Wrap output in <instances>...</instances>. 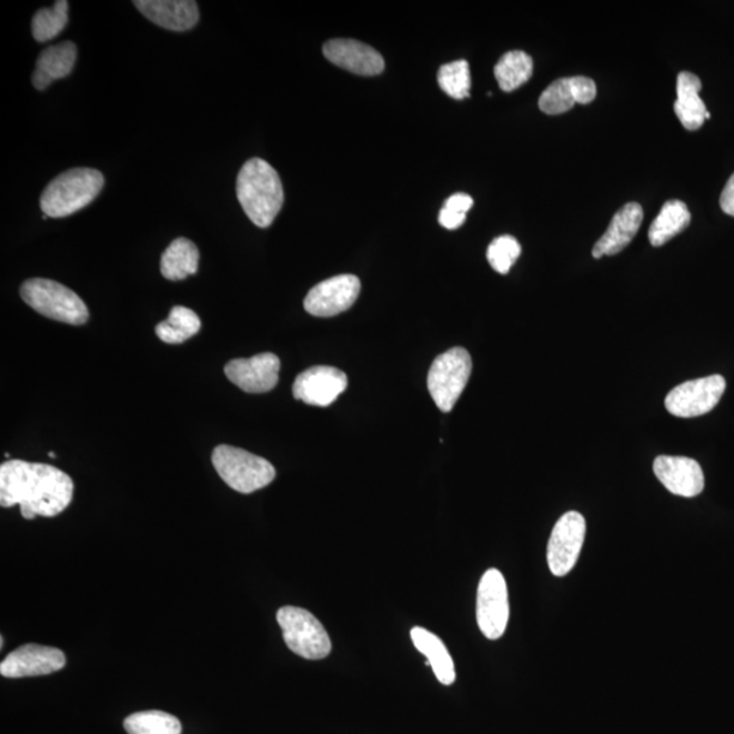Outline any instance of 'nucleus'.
<instances>
[{"mask_svg": "<svg viewBox=\"0 0 734 734\" xmlns=\"http://www.w3.org/2000/svg\"><path fill=\"white\" fill-rule=\"evenodd\" d=\"M521 254V245L512 235H501L491 242L487 260L491 267L502 275L511 271Z\"/></svg>", "mask_w": 734, "mask_h": 734, "instance_id": "nucleus-30", "label": "nucleus"}, {"mask_svg": "<svg viewBox=\"0 0 734 734\" xmlns=\"http://www.w3.org/2000/svg\"><path fill=\"white\" fill-rule=\"evenodd\" d=\"M472 360L469 351L454 348L435 358L430 368L428 386L434 403L449 412L456 405L471 378Z\"/></svg>", "mask_w": 734, "mask_h": 734, "instance_id": "nucleus-7", "label": "nucleus"}, {"mask_svg": "<svg viewBox=\"0 0 734 734\" xmlns=\"http://www.w3.org/2000/svg\"><path fill=\"white\" fill-rule=\"evenodd\" d=\"M691 214L687 205L681 200H670L663 205L656 220L648 229V241L653 247H663L673 237L684 232L690 227Z\"/></svg>", "mask_w": 734, "mask_h": 734, "instance_id": "nucleus-24", "label": "nucleus"}, {"mask_svg": "<svg viewBox=\"0 0 734 734\" xmlns=\"http://www.w3.org/2000/svg\"><path fill=\"white\" fill-rule=\"evenodd\" d=\"M283 640L291 652L306 660H323L332 651L329 633L311 612L299 606H282L276 614Z\"/></svg>", "mask_w": 734, "mask_h": 734, "instance_id": "nucleus-6", "label": "nucleus"}, {"mask_svg": "<svg viewBox=\"0 0 734 734\" xmlns=\"http://www.w3.org/2000/svg\"><path fill=\"white\" fill-rule=\"evenodd\" d=\"M20 293L30 308L48 319L71 325H82L89 320L87 303L74 291L51 279H29Z\"/></svg>", "mask_w": 734, "mask_h": 734, "instance_id": "nucleus-5", "label": "nucleus"}, {"mask_svg": "<svg viewBox=\"0 0 734 734\" xmlns=\"http://www.w3.org/2000/svg\"><path fill=\"white\" fill-rule=\"evenodd\" d=\"M281 361L275 354L263 353L248 358V360H234L224 366V374L248 393H265L274 390L279 381Z\"/></svg>", "mask_w": 734, "mask_h": 734, "instance_id": "nucleus-14", "label": "nucleus"}, {"mask_svg": "<svg viewBox=\"0 0 734 734\" xmlns=\"http://www.w3.org/2000/svg\"><path fill=\"white\" fill-rule=\"evenodd\" d=\"M439 84L454 100L469 99L471 90L470 64L466 60L448 63L439 71Z\"/></svg>", "mask_w": 734, "mask_h": 734, "instance_id": "nucleus-29", "label": "nucleus"}, {"mask_svg": "<svg viewBox=\"0 0 734 734\" xmlns=\"http://www.w3.org/2000/svg\"><path fill=\"white\" fill-rule=\"evenodd\" d=\"M50 458L54 459V453L53 452L50 453Z\"/></svg>", "mask_w": 734, "mask_h": 734, "instance_id": "nucleus-34", "label": "nucleus"}, {"mask_svg": "<svg viewBox=\"0 0 734 734\" xmlns=\"http://www.w3.org/2000/svg\"><path fill=\"white\" fill-rule=\"evenodd\" d=\"M725 390L726 381L718 374L691 380L673 388L665 399V406L677 418L702 416L718 405Z\"/></svg>", "mask_w": 734, "mask_h": 734, "instance_id": "nucleus-10", "label": "nucleus"}, {"mask_svg": "<svg viewBox=\"0 0 734 734\" xmlns=\"http://www.w3.org/2000/svg\"><path fill=\"white\" fill-rule=\"evenodd\" d=\"M360 293V279L355 275H338L326 279L309 291L303 306L315 318H332L349 311Z\"/></svg>", "mask_w": 734, "mask_h": 734, "instance_id": "nucleus-11", "label": "nucleus"}, {"mask_svg": "<svg viewBox=\"0 0 734 734\" xmlns=\"http://www.w3.org/2000/svg\"><path fill=\"white\" fill-rule=\"evenodd\" d=\"M64 666L66 656L60 648L28 643L2 661L0 675L9 678L46 676Z\"/></svg>", "mask_w": 734, "mask_h": 734, "instance_id": "nucleus-12", "label": "nucleus"}, {"mask_svg": "<svg viewBox=\"0 0 734 734\" xmlns=\"http://www.w3.org/2000/svg\"><path fill=\"white\" fill-rule=\"evenodd\" d=\"M654 473L670 493L694 499L705 489V475L700 463L682 456H660L654 460Z\"/></svg>", "mask_w": 734, "mask_h": 734, "instance_id": "nucleus-15", "label": "nucleus"}, {"mask_svg": "<svg viewBox=\"0 0 734 734\" xmlns=\"http://www.w3.org/2000/svg\"><path fill=\"white\" fill-rule=\"evenodd\" d=\"M720 204L725 214L734 217V174L727 180L724 191H722Z\"/></svg>", "mask_w": 734, "mask_h": 734, "instance_id": "nucleus-33", "label": "nucleus"}, {"mask_svg": "<svg viewBox=\"0 0 734 734\" xmlns=\"http://www.w3.org/2000/svg\"><path fill=\"white\" fill-rule=\"evenodd\" d=\"M74 482L57 466L10 460L0 465V505L21 507L23 519L54 517L72 502Z\"/></svg>", "mask_w": 734, "mask_h": 734, "instance_id": "nucleus-1", "label": "nucleus"}, {"mask_svg": "<svg viewBox=\"0 0 734 734\" xmlns=\"http://www.w3.org/2000/svg\"><path fill=\"white\" fill-rule=\"evenodd\" d=\"M323 52L331 63L358 76H379L385 69L384 58L374 48L361 41L331 40L324 46Z\"/></svg>", "mask_w": 734, "mask_h": 734, "instance_id": "nucleus-16", "label": "nucleus"}, {"mask_svg": "<svg viewBox=\"0 0 734 734\" xmlns=\"http://www.w3.org/2000/svg\"><path fill=\"white\" fill-rule=\"evenodd\" d=\"M212 464L222 481L241 494H252L274 481V465L244 449L220 445L212 452Z\"/></svg>", "mask_w": 734, "mask_h": 734, "instance_id": "nucleus-4", "label": "nucleus"}, {"mask_svg": "<svg viewBox=\"0 0 734 734\" xmlns=\"http://www.w3.org/2000/svg\"><path fill=\"white\" fill-rule=\"evenodd\" d=\"M237 198L257 227L269 228L284 202L281 178L269 162L252 158L237 178Z\"/></svg>", "mask_w": 734, "mask_h": 734, "instance_id": "nucleus-2", "label": "nucleus"}, {"mask_svg": "<svg viewBox=\"0 0 734 734\" xmlns=\"http://www.w3.org/2000/svg\"><path fill=\"white\" fill-rule=\"evenodd\" d=\"M643 210L639 203L624 204L612 218L610 228L593 248V258L614 257L621 253L641 229Z\"/></svg>", "mask_w": 734, "mask_h": 734, "instance_id": "nucleus-19", "label": "nucleus"}, {"mask_svg": "<svg viewBox=\"0 0 734 734\" xmlns=\"http://www.w3.org/2000/svg\"><path fill=\"white\" fill-rule=\"evenodd\" d=\"M124 727L129 734H181L183 726L174 715L149 710L129 715L124 720Z\"/></svg>", "mask_w": 734, "mask_h": 734, "instance_id": "nucleus-27", "label": "nucleus"}, {"mask_svg": "<svg viewBox=\"0 0 734 734\" xmlns=\"http://www.w3.org/2000/svg\"><path fill=\"white\" fill-rule=\"evenodd\" d=\"M77 60V46L71 41H63L42 51L32 78L33 87L46 90L57 79L71 74Z\"/></svg>", "mask_w": 734, "mask_h": 734, "instance_id": "nucleus-20", "label": "nucleus"}, {"mask_svg": "<svg viewBox=\"0 0 734 734\" xmlns=\"http://www.w3.org/2000/svg\"><path fill=\"white\" fill-rule=\"evenodd\" d=\"M104 184V175L97 169H70L47 185L40 199L41 210L50 218L76 214L99 197Z\"/></svg>", "mask_w": 734, "mask_h": 734, "instance_id": "nucleus-3", "label": "nucleus"}, {"mask_svg": "<svg viewBox=\"0 0 734 734\" xmlns=\"http://www.w3.org/2000/svg\"><path fill=\"white\" fill-rule=\"evenodd\" d=\"M511 606L505 577L500 570L490 569L477 587L476 619L485 639L500 640L505 634Z\"/></svg>", "mask_w": 734, "mask_h": 734, "instance_id": "nucleus-8", "label": "nucleus"}, {"mask_svg": "<svg viewBox=\"0 0 734 734\" xmlns=\"http://www.w3.org/2000/svg\"><path fill=\"white\" fill-rule=\"evenodd\" d=\"M69 22V2L59 0L50 9H41L34 14L32 33L36 41H50L60 33Z\"/></svg>", "mask_w": 734, "mask_h": 734, "instance_id": "nucleus-28", "label": "nucleus"}, {"mask_svg": "<svg viewBox=\"0 0 734 734\" xmlns=\"http://www.w3.org/2000/svg\"><path fill=\"white\" fill-rule=\"evenodd\" d=\"M411 640L414 646L423 656L428 658V665L432 666L434 675L439 682L444 685H452L456 682V670H454L453 658L449 653L445 643L439 636L430 633L423 627L411 630Z\"/></svg>", "mask_w": 734, "mask_h": 734, "instance_id": "nucleus-22", "label": "nucleus"}, {"mask_svg": "<svg viewBox=\"0 0 734 734\" xmlns=\"http://www.w3.org/2000/svg\"><path fill=\"white\" fill-rule=\"evenodd\" d=\"M348 375L336 368L313 366L295 379L293 394L296 400L314 406H329L348 390Z\"/></svg>", "mask_w": 734, "mask_h": 734, "instance_id": "nucleus-13", "label": "nucleus"}, {"mask_svg": "<svg viewBox=\"0 0 734 734\" xmlns=\"http://www.w3.org/2000/svg\"><path fill=\"white\" fill-rule=\"evenodd\" d=\"M466 214H459L452 210L442 209L439 215L441 227L449 230L459 229L465 222Z\"/></svg>", "mask_w": 734, "mask_h": 734, "instance_id": "nucleus-32", "label": "nucleus"}, {"mask_svg": "<svg viewBox=\"0 0 734 734\" xmlns=\"http://www.w3.org/2000/svg\"><path fill=\"white\" fill-rule=\"evenodd\" d=\"M473 199L466 193H456L449 198L445 202L444 209L459 212V214H466L472 209Z\"/></svg>", "mask_w": 734, "mask_h": 734, "instance_id": "nucleus-31", "label": "nucleus"}, {"mask_svg": "<svg viewBox=\"0 0 734 734\" xmlns=\"http://www.w3.org/2000/svg\"><path fill=\"white\" fill-rule=\"evenodd\" d=\"M596 94V83L591 78H562L552 82L540 95L539 108L547 114H561L575 104H591Z\"/></svg>", "mask_w": 734, "mask_h": 734, "instance_id": "nucleus-17", "label": "nucleus"}, {"mask_svg": "<svg viewBox=\"0 0 734 734\" xmlns=\"http://www.w3.org/2000/svg\"><path fill=\"white\" fill-rule=\"evenodd\" d=\"M586 536V521L579 512L563 514L551 532L547 562L551 573L564 577L579 562Z\"/></svg>", "mask_w": 734, "mask_h": 734, "instance_id": "nucleus-9", "label": "nucleus"}, {"mask_svg": "<svg viewBox=\"0 0 734 734\" xmlns=\"http://www.w3.org/2000/svg\"><path fill=\"white\" fill-rule=\"evenodd\" d=\"M198 267V247L187 239L174 240L161 258V274L169 281H183L195 275Z\"/></svg>", "mask_w": 734, "mask_h": 734, "instance_id": "nucleus-23", "label": "nucleus"}, {"mask_svg": "<svg viewBox=\"0 0 734 734\" xmlns=\"http://www.w3.org/2000/svg\"><path fill=\"white\" fill-rule=\"evenodd\" d=\"M701 79L691 72L683 71L677 77V99L675 112L685 130H700L705 123L707 109L701 99Z\"/></svg>", "mask_w": 734, "mask_h": 734, "instance_id": "nucleus-21", "label": "nucleus"}, {"mask_svg": "<svg viewBox=\"0 0 734 734\" xmlns=\"http://www.w3.org/2000/svg\"><path fill=\"white\" fill-rule=\"evenodd\" d=\"M494 74L503 92L511 93L530 81L533 74V60L524 51L507 52L496 63Z\"/></svg>", "mask_w": 734, "mask_h": 734, "instance_id": "nucleus-26", "label": "nucleus"}, {"mask_svg": "<svg viewBox=\"0 0 734 734\" xmlns=\"http://www.w3.org/2000/svg\"><path fill=\"white\" fill-rule=\"evenodd\" d=\"M202 329L199 315L185 306H174L169 318L155 326L157 336L163 343L180 344L188 341Z\"/></svg>", "mask_w": 734, "mask_h": 734, "instance_id": "nucleus-25", "label": "nucleus"}, {"mask_svg": "<svg viewBox=\"0 0 734 734\" xmlns=\"http://www.w3.org/2000/svg\"><path fill=\"white\" fill-rule=\"evenodd\" d=\"M133 4L155 26L173 32H185L199 21L198 3L193 0H138Z\"/></svg>", "mask_w": 734, "mask_h": 734, "instance_id": "nucleus-18", "label": "nucleus"}]
</instances>
